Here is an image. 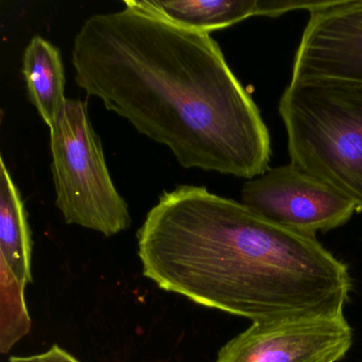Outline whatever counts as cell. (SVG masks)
<instances>
[{
  "label": "cell",
  "instance_id": "7",
  "mask_svg": "<svg viewBox=\"0 0 362 362\" xmlns=\"http://www.w3.org/2000/svg\"><path fill=\"white\" fill-rule=\"evenodd\" d=\"M309 13L294 58L292 79L362 82V0L325 1Z\"/></svg>",
  "mask_w": 362,
  "mask_h": 362
},
{
  "label": "cell",
  "instance_id": "1",
  "mask_svg": "<svg viewBox=\"0 0 362 362\" xmlns=\"http://www.w3.org/2000/svg\"><path fill=\"white\" fill-rule=\"evenodd\" d=\"M94 14L74 42L76 83L184 168L252 180L269 170L268 128L207 33L124 0Z\"/></svg>",
  "mask_w": 362,
  "mask_h": 362
},
{
  "label": "cell",
  "instance_id": "5",
  "mask_svg": "<svg viewBox=\"0 0 362 362\" xmlns=\"http://www.w3.org/2000/svg\"><path fill=\"white\" fill-rule=\"evenodd\" d=\"M241 198L264 219L310 236L343 226L357 211L351 201L292 163L249 180Z\"/></svg>",
  "mask_w": 362,
  "mask_h": 362
},
{
  "label": "cell",
  "instance_id": "11",
  "mask_svg": "<svg viewBox=\"0 0 362 362\" xmlns=\"http://www.w3.org/2000/svg\"><path fill=\"white\" fill-rule=\"evenodd\" d=\"M1 287V322H0V349L7 354L18 340L30 329V317L25 302V286L13 277L0 272Z\"/></svg>",
  "mask_w": 362,
  "mask_h": 362
},
{
  "label": "cell",
  "instance_id": "9",
  "mask_svg": "<svg viewBox=\"0 0 362 362\" xmlns=\"http://www.w3.org/2000/svg\"><path fill=\"white\" fill-rule=\"evenodd\" d=\"M22 71L31 103L52 128L67 100L60 50L44 37L35 35L25 49Z\"/></svg>",
  "mask_w": 362,
  "mask_h": 362
},
{
  "label": "cell",
  "instance_id": "4",
  "mask_svg": "<svg viewBox=\"0 0 362 362\" xmlns=\"http://www.w3.org/2000/svg\"><path fill=\"white\" fill-rule=\"evenodd\" d=\"M56 205L67 224L107 237L130 226L128 204L116 189L88 103L67 99L50 128Z\"/></svg>",
  "mask_w": 362,
  "mask_h": 362
},
{
  "label": "cell",
  "instance_id": "10",
  "mask_svg": "<svg viewBox=\"0 0 362 362\" xmlns=\"http://www.w3.org/2000/svg\"><path fill=\"white\" fill-rule=\"evenodd\" d=\"M137 7L185 28L209 33L260 16L259 0H133Z\"/></svg>",
  "mask_w": 362,
  "mask_h": 362
},
{
  "label": "cell",
  "instance_id": "12",
  "mask_svg": "<svg viewBox=\"0 0 362 362\" xmlns=\"http://www.w3.org/2000/svg\"><path fill=\"white\" fill-rule=\"evenodd\" d=\"M325 1H305V0H260V16L277 18L294 10L313 11Z\"/></svg>",
  "mask_w": 362,
  "mask_h": 362
},
{
  "label": "cell",
  "instance_id": "13",
  "mask_svg": "<svg viewBox=\"0 0 362 362\" xmlns=\"http://www.w3.org/2000/svg\"><path fill=\"white\" fill-rule=\"evenodd\" d=\"M10 362H81L73 355L61 349L59 345H54L45 353L27 357H11Z\"/></svg>",
  "mask_w": 362,
  "mask_h": 362
},
{
  "label": "cell",
  "instance_id": "3",
  "mask_svg": "<svg viewBox=\"0 0 362 362\" xmlns=\"http://www.w3.org/2000/svg\"><path fill=\"white\" fill-rule=\"evenodd\" d=\"M279 112L292 164L362 213V82L291 78Z\"/></svg>",
  "mask_w": 362,
  "mask_h": 362
},
{
  "label": "cell",
  "instance_id": "2",
  "mask_svg": "<svg viewBox=\"0 0 362 362\" xmlns=\"http://www.w3.org/2000/svg\"><path fill=\"white\" fill-rule=\"evenodd\" d=\"M143 274L160 289L253 323L344 315L346 264L315 236L201 186L165 192L137 233Z\"/></svg>",
  "mask_w": 362,
  "mask_h": 362
},
{
  "label": "cell",
  "instance_id": "8",
  "mask_svg": "<svg viewBox=\"0 0 362 362\" xmlns=\"http://www.w3.org/2000/svg\"><path fill=\"white\" fill-rule=\"evenodd\" d=\"M33 240L26 209L3 156L0 158V271L26 287L31 274Z\"/></svg>",
  "mask_w": 362,
  "mask_h": 362
},
{
  "label": "cell",
  "instance_id": "6",
  "mask_svg": "<svg viewBox=\"0 0 362 362\" xmlns=\"http://www.w3.org/2000/svg\"><path fill=\"white\" fill-rule=\"evenodd\" d=\"M351 344L344 315L253 323L220 349L217 362H338Z\"/></svg>",
  "mask_w": 362,
  "mask_h": 362
}]
</instances>
